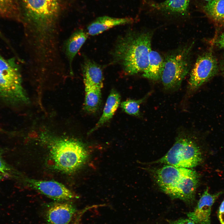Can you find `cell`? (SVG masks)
I'll return each instance as SVG.
<instances>
[{
  "mask_svg": "<svg viewBox=\"0 0 224 224\" xmlns=\"http://www.w3.org/2000/svg\"><path fill=\"white\" fill-rule=\"evenodd\" d=\"M16 0L28 49L40 54L58 49L60 47L59 0Z\"/></svg>",
  "mask_w": 224,
  "mask_h": 224,
  "instance_id": "1",
  "label": "cell"
},
{
  "mask_svg": "<svg viewBox=\"0 0 224 224\" xmlns=\"http://www.w3.org/2000/svg\"><path fill=\"white\" fill-rule=\"evenodd\" d=\"M152 35L149 32L129 31L118 38L112 55L114 62L120 65L125 73L134 75L147 68Z\"/></svg>",
  "mask_w": 224,
  "mask_h": 224,
  "instance_id": "2",
  "label": "cell"
},
{
  "mask_svg": "<svg viewBox=\"0 0 224 224\" xmlns=\"http://www.w3.org/2000/svg\"><path fill=\"white\" fill-rule=\"evenodd\" d=\"M160 188L173 198L189 203L194 199L199 181V176L190 169L166 165L154 172Z\"/></svg>",
  "mask_w": 224,
  "mask_h": 224,
  "instance_id": "3",
  "label": "cell"
},
{
  "mask_svg": "<svg viewBox=\"0 0 224 224\" xmlns=\"http://www.w3.org/2000/svg\"><path fill=\"white\" fill-rule=\"evenodd\" d=\"M48 147L54 167L64 173L75 172L86 159L88 153L84 144L70 138H49Z\"/></svg>",
  "mask_w": 224,
  "mask_h": 224,
  "instance_id": "4",
  "label": "cell"
},
{
  "mask_svg": "<svg viewBox=\"0 0 224 224\" xmlns=\"http://www.w3.org/2000/svg\"><path fill=\"white\" fill-rule=\"evenodd\" d=\"M182 132L168 152L155 163L188 169L196 167L201 163V153L197 143L192 135Z\"/></svg>",
  "mask_w": 224,
  "mask_h": 224,
  "instance_id": "5",
  "label": "cell"
},
{
  "mask_svg": "<svg viewBox=\"0 0 224 224\" xmlns=\"http://www.w3.org/2000/svg\"><path fill=\"white\" fill-rule=\"evenodd\" d=\"M194 42L180 47L166 57L161 79L167 90L179 88L191 66V56Z\"/></svg>",
  "mask_w": 224,
  "mask_h": 224,
  "instance_id": "6",
  "label": "cell"
},
{
  "mask_svg": "<svg viewBox=\"0 0 224 224\" xmlns=\"http://www.w3.org/2000/svg\"><path fill=\"white\" fill-rule=\"evenodd\" d=\"M0 85L13 102L26 103L29 100L22 86L20 68L14 58L7 59L0 54Z\"/></svg>",
  "mask_w": 224,
  "mask_h": 224,
  "instance_id": "7",
  "label": "cell"
},
{
  "mask_svg": "<svg viewBox=\"0 0 224 224\" xmlns=\"http://www.w3.org/2000/svg\"><path fill=\"white\" fill-rule=\"evenodd\" d=\"M217 69V60L212 52H207L200 56L190 72L189 89L191 91L197 89L213 77Z\"/></svg>",
  "mask_w": 224,
  "mask_h": 224,
  "instance_id": "8",
  "label": "cell"
},
{
  "mask_svg": "<svg viewBox=\"0 0 224 224\" xmlns=\"http://www.w3.org/2000/svg\"><path fill=\"white\" fill-rule=\"evenodd\" d=\"M30 186L43 194L52 199L65 201L74 198V194L62 184L53 180L29 179Z\"/></svg>",
  "mask_w": 224,
  "mask_h": 224,
  "instance_id": "9",
  "label": "cell"
},
{
  "mask_svg": "<svg viewBox=\"0 0 224 224\" xmlns=\"http://www.w3.org/2000/svg\"><path fill=\"white\" fill-rule=\"evenodd\" d=\"M222 194V192L211 194L207 188L200 198L194 211L187 213L189 218L197 224H210L212 207Z\"/></svg>",
  "mask_w": 224,
  "mask_h": 224,
  "instance_id": "10",
  "label": "cell"
},
{
  "mask_svg": "<svg viewBox=\"0 0 224 224\" xmlns=\"http://www.w3.org/2000/svg\"><path fill=\"white\" fill-rule=\"evenodd\" d=\"M89 35L83 29H78L74 31L65 41L63 46V50L68 60V72L73 75L72 63L74 58L86 40Z\"/></svg>",
  "mask_w": 224,
  "mask_h": 224,
  "instance_id": "11",
  "label": "cell"
},
{
  "mask_svg": "<svg viewBox=\"0 0 224 224\" xmlns=\"http://www.w3.org/2000/svg\"><path fill=\"white\" fill-rule=\"evenodd\" d=\"M76 209L68 203H58L52 205L46 212L47 224H68Z\"/></svg>",
  "mask_w": 224,
  "mask_h": 224,
  "instance_id": "12",
  "label": "cell"
},
{
  "mask_svg": "<svg viewBox=\"0 0 224 224\" xmlns=\"http://www.w3.org/2000/svg\"><path fill=\"white\" fill-rule=\"evenodd\" d=\"M133 21L131 18H115L103 16L97 18L87 26L89 35H95L114 26L130 24Z\"/></svg>",
  "mask_w": 224,
  "mask_h": 224,
  "instance_id": "13",
  "label": "cell"
},
{
  "mask_svg": "<svg viewBox=\"0 0 224 224\" xmlns=\"http://www.w3.org/2000/svg\"><path fill=\"white\" fill-rule=\"evenodd\" d=\"M82 72L84 85L102 88L103 76L102 69L99 65L85 58L82 65Z\"/></svg>",
  "mask_w": 224,
  "mask_h": 224,
  "instance_id": "14",
  "label": "cell"
},
{
  "mask_svg": "<svg viewBox=\"0 0 224 224\" xmlns=\"http://www.w3.org/2000/svg\"><path fill=\"white\" fill-rule=\"evenodd\" d=\"M190 0H165L151 5L155 9L170 15L184 16L187 14Z\"/></svg>",
  "mask_w": 224,
  "mask_h": 224,
  "instance_id": "15",
  "label": "cell"
},
{
  "mask_svg": "<svg viewBox=\"0 0 224 224\" xmlns=\"http://www.w3.org/2000/svg\"><path fill=\"white\" fill-rule=\"evenodd\" d=\"M120 102L119 93L112 90L107 99L102 114L95 127L90 131L92 133L111 119L118 107Z\"/></svg>",
  "mask_w": 224,
  "mask_h": 224,
  "instance_id": "16",
  "label": "cell"
},
{
  "mask_svg": "<svg viewBox=\"0 0 224 224\" xmlns=\"http://www.w3.org/2000/svg\"><path fill=\"white\" fill-rule=\"evenodd\" d=\"M164 63V59L160 54L151 50L149 54L148 66L142 72V76L154 81L161 79Z\"/></svg>",
  "mask_w": 224,
  "mask_h": 224,
  "instance_id": "17",
  "label": "cell"
},
{
  "mask_svg": "<svg viewBox=\"0 0 224 224\" xmlns=\"http://www.w3.org/2000/svg\"><path fill=\"white\" fill-rule=\"evenodd\" d=\"M84 86V109L89 113H94L97 111L100 104L101 89L88 85Z\"/></svg>",
  "mask_w": 224,
  "mask_h": 224,
  "instance_id": "18",
  "label": "cell"
},
{
  "mask_svg": "<svg viewBox=\"0 0 224 224\" xmlns=\"http://www.w3.org/2000/svg\"><path fill=\"white\" fill-rule=\"evenodd\" d=\"M206 15L214 21L224 23V0H212L203 7Z\"/></svg>",
  "mask_w": 224,
  "mask_h": 224,
  "instance_id": "19",
  "label": "cell"
},
{
  "mask_svg": "<svg viewBox=\"0 0 224 224\" xmlns=\"http://www.w3.org/2000/svg\"><path fill=\"white\" fill-rule=\"evenodd\" d=\"M0 15L19 20V12L16 0H0Z\"/></svg>",
  "mask_w": 224,
  "mask_h": 224,
  "instance_id": "20",
  "label": "cell"
},
{
  "mask_svg": "<svg viewBox=\"0 0 224 224\" xmlns=\"http://www.w3.org/2000/svg\"><path fill=\"white\" fill-rule=\"evenodd\" d=\"M147 94L143 98L138 100L129 99L123 101L120 106L123 110L130 115L139 116L140 115L139 108L140 105L148 97Z\"/></svg>",
  "mask_w": 224,
  "mask_h": 224,
  "instance_id": "21",
  "label": "cell"
},
{
  "mask_svg": "<svg viewBox=\"0 0 224 224\" xmlns=\"http://www.w3.org/2000/svg\"><path fill=\"white\" fill-rule=\"evenodd\" d=\"M11 169L0 156V175L7 176L10 174Z\"/></svg>",
  "mask_w": 224,
  "mask_h": 224,
  "instance_id": "22",
  "label": "cell"
},
{
  "mask_svg": "<svg viewBox=\"0 0 224 224\" xmlns=\"http://www.w3.org/2000/svg\"><path fill=\"white\" fill-rule=\"evenodd\" d=\"M218 217L221 224H224V199L219 207Z\"/></svg>",
  "mask_w": 224,
  "mask_h": 224,
  "instance_id": "23",
  "label": "cell"
},
{
  "mask_svg": "<svg viewBox=\"0 0 224 224\" xmlns=\"http://www.w3.org/2000/svg\"><path fill=\"white\" fill-rule=\"evenodd\" d=\"M170 224H195L192 220L188 219H181L169 222Z\"/></svg>",
  "mask_w": 224,
  "mask_h": 224,
  "instance_id": "24",
  "label": "cell"
},
{
  "mask_svg": "<svg viewBox=\"0 0 224 224\" xmlns=\"http://www.w3.org/2000/svg\"><path fill=\"white\" fill-rule=\"evenodd\" d=\"M0 97L13 102L12 99L7 92L0 85Z\"/></svg>",
  "mask_w": 224,
  "mask_h": 224,
  "instance_id": "25",
  "label": "cell"
},
{
  "mask_svg": "<svg viewBox=\"0 0 224 224\" xmlns=\"http://www.w3.org/2000/svg\"><path fill=\"white\" fill-rule=\"evenodd\" d=\"M216 44L218 47L224 49V31L222 33L217 39Z\"/></svg>",
  "mask_w": 224,
  "mask_h": 224,
  "instance_id": "26",
  "label": "cell"
},
{
  "mask_svg": "<svg viewBox=\"0 0 224 224\" xmlns=\"http://www.w3.org/2000/svg\"><path fill=\"white\" fill-rule=\"evenodd\" d=\"M3 177V176L0 175V180L2 179Z\"/></svg>",
  "mask_w": 224,
  "mask_h": 224,
  "instance_id": "27",
  "label": "cell"
},
{
  "mask_svg": "<svg viewBox=\"0 0 224 224\" xmlns=\"http://www.w3.org/2000/svg\"><path fill=\"white\" fill-rule=\"evenodd\" d=\"M203 0L206 1L207 2H208L212 0Z\"/></svg>",
  "mask_w": 224,
  "mask_h": 224,
  "instance_id": "28",
  "label": "cell"
}]
</instances>
